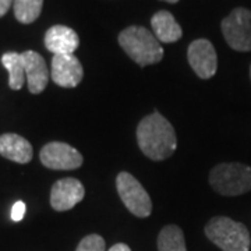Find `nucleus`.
<instances>
[{"label":"nucleus","instance_id":"f8f14e48","mask_svg":"<svg viewBox=\"0 0 251 251\" xmlns=\"http://www.w3.org/2000/svg\"><path fill=\"white\" fill-rule=\"evenodd\" d=\"M80 45L77 32L66 25H53L45 34V46L53 54H73Z\"/></svg>","mask_w":251,"mask_h":251},{"label":"nucleus","instance_id":"9d476101","mask_svg":"<svg viewBox=\"0 0 251 251\" xmlns=\"http://www.w3.org/2000/svg\"><path fill=\"white\" fill-rule=\"evenodd\" d=\"M85 196V188L80 180L74 177L57 180L50 191V205L54 211H69L78 202L82 201Z\"/></svg>","mask_w":251,"mask_h":251},{"label":"nucleus","instance_id":"6e6552de","mask_svg":"<svg viewBox=\"0 0 251 251\" xmlns=\"http://www.w3.org/2000/svg\"><path fill=\"white\" fill-rule=\"evenodd\" d=\"M187 59L191 69L200 78L208 80L218 70V56L215 48L208 39H197L188 46Z\"/></svg>","mask_w":251,"mask_h":251},{"label":"nucleus","instance_id":"dca6fc26","mask_svg":"<svg viewBox=\"0 0 251 251\" xmlns=\"http://www.w3.org/2000/svg\"><path fill=\"white\" fill-rule=\"evenodd\" d=\"M159 251H187L183 230L176 225H168L158 236Z\"/></svg>","mask_w":251,"mask_h":251},{"label":"nucleus","instance_id":"2eb2a0df","mask_svg":"<svg viewBox=\"0 0 251 251\" xmlns=\"http://www.w3.org/2000/svg\"><path fill=\"white\" fill-rule=\"evenodd\" d=\"M1 64L9 72V87L11 90L18 91L23 88L25 78V70L21 53L7 52L1 56Z\"/></svg>","mask_w":251,"mask_h":251},{"label":"nucleus","instance_id":"0eeeda50","mask_svg":"<svg viewBox=\"0 0 251 251\" xmlns=\"http://www.w3.org/2000/svg\"><path fill=\"white\" fill-rule=\"evenodd\" d=\"M39 158L42 165L53 171H74L82 165V155L75 148L66 143L46 144L41 150Z\"/></svg>","mask_w":251,"mask_h":251},{"label":"nucleus","instance_id":"f03ea898","mask_svg":"<svg viewBox=\"0 0 251 251\" xmlns=\"http://www.w3.org/2000/svg\"><path fill=\"white\" fill-rule=\"evenodd\" d=\"M119 44L130 59L141 67L159 63L163 57V48L159 41L144 27L131 25L123 29L119 35Z\"/></svg>","mask_w":251,"mask_h":251},{"label":"nucleus","instance_id":"423d86ee","mask_svg":"<svg viewBox=\"0 0 251 251\" xmlns=\"http://www.w3.org/2000/svg\"><path fill=\"white\" fill-rule=\"evenodd\" d=\"M222 34L233 50L251 52V10L237 7L224 18Z\"/></svg>","mask_w":251,"mask_h":251},{"label":"nucleus","instance_id":"aec40b11","mask_svg":"<svg viewBox=\"0 0 251 251\" xmlns=\"http://www.w3.org/2000/svg\"><path fill=\"white\" fill-rule=\"evenodd\" d=\"M11 4H14V0H0V18L6 16V13L10 10Z\"/></svg>","mask_w":251,"mask_h":251},{"label":"nucleus","instance_id":"f3484780","mask_svg":"<svg viewBox=\"0 0 251 251\" xmlns=\"http://www.w3.org/2000/svg\"><path fill=\"white\" fill-rule=\"evenodd\" d=\"M44 0H14V16L23 24H31L41 16Z\"/></svg>","mask_w":251,"mask_h":251},{"label":"nucleus","instance_id":"f257e3e1","mask_svg":"<svg viewBox=\"0 0 251 251\" xmlns=\"http://www.w3.org/2000/svg\"><path fill=\"white\" fill-rule=\"evenodd\" d=\"M137 143L143 153L152 161L171 158L177 147L173 126L159 112L145 116L137 127Z\"/></svg>","mask_w":251,"mask_h":251},{"label":"nucleus","instance_id":"6ab92c4d","mask_svg":"<svg viewBox=\"0 0 251 251\" xmlns=\"http://www.w3.org/2000/svg\"><path fill=\"white\" fill-rule=\"evenodd\" d=\"M24 215H25V204L23 201H17L11 208V219L14 222H20L23 221Z\"/></svg>","mask_w":251,"mask_h":251},{"label":"nucleus","instance_id":"1a4fd4ad","mask_svg":"<svg viewBox=\"0 0 251 251\" xmlns=\"http://www.w3.org/2000/svg\"><path fill=\"white\" fill-rule=\"evenodd\" d=\"M52 80L63 88L77 87L84 77L80 60L74 54H54L52 59Z\"/></svg>","mask_w":251,"mask_h":251},{"label":"nucleus","instance_id":"4468645a","mask_svg":"<svg viewBox=\"0 0 251 251\" xmlns=\"http://www.w3.org/2000/svg\"><path fill=\"white\" fill-rule=\"evenodd\" d=\"M151 25H152L153 35L156 36L159 42L163 44H173L179 41L183 35L179 23L175 20L173 14L166 10H161L153 14L151 18Z\"/></svg>","mask_w":251,"mask_h":251},{"label":"nucleus","instance_id":"412c9836","mask_svg":"<svg viewBox=\"0 0 251 251\" xmlns=\"http://www.w3.org/2000/svg\"><path fill=\"white\" fill-rule=\"evenodd\" d=\"M109 251H131V250H130V247H128L127 244H125V243H117V244H115V246H112V247L109 249Z\"/></svg>","mask_w":251,"mask_h":251},{"label":"nucleus","instance_id":"7ed1b4c3","mask_svg":"<svg viewBox=\"0 0 251 251\" xmlns=\"http://www.w3.org/2000/svg\"><path fill=\"white\" fill-rule=\"evenodd\" d=\"M209 184L226 197L246 194L251 191V168L239 162L219 163L209 173Z\"/></svg>","mask_w":251,"mask_h":251},{"label":"nucleus","instance_id":"39448f33","mask_svg":"<svg viewBox=\"0 0 251 251\" xmlns=\"http://www.w3.org/2000/svg\"><path fill=\"white\" fill-rule=\"evenodd\" d=\"M116 188L126 208L138 218H148L152 212V202L143 184L133 175L122 172L116 177Z\"/></svg>","mask_w":251,"mask_h":251},{"label":"nucleus","instance_id":"5701e85b","mask_svg":"<svg viewBox=\"0 0 251 251\" xmlns=\"http://www.w3.org/2000/svg\"><path fill=\"white\" fill-rule=\"evenodd\" d=\"M250 78H251V66H250Z\"/></svg>","mask_w":251,"mask_h":251},{"label":"nucleus","instance_id":"4be33fe9","mask_svg":"<svg viewBox=\"0 0 251 251\" xmlns=\"http://www.w3.org/2000/svg\"><path fill=\"white\" fill-rule=\"evenodd\" d=\"M163 1H168V3H177L179 0H163Z\"/></svg>","mask_w":251,"mask_h":251},{"label":"nucleus","instance_id":"a211bd4d","mask_svg":"<svg viewBox=\"0 0 251 251\" xmlns=\"http://www.w3.org/2000/svg\"><path fill=\"white\" fill-rule=\"evenodd\" d=\"M106 246H105V240L102 239V236L99 234H90L85 236L80 244L77 246L75 251H105Z\"/></svg>","mask_w":251,"mask_h":251},{"label":"nucleus","instance_id":"20e7f679","mask_svg":"<svg viewBox=\"0 0 251 251\" xmlns=\"http://www.w3.org/2000/svg\"><path fill=\"white\" fill-rule=\"evenodd\" d=\"M206 237L224 251L250 250V233L247 227L227 216H215L205 226Z\"/></svg>","mask_w":251,"mask_h":251},{"label":"nucleus","instance_id":"ddd939ff","mask_svg":"<svg viewBox=\"0 0 251 251\" xmlns=\"http://www.w3.org/2000/svg\"><path fill=\"white\" fill-rule=\"evenodd\" d=\"M0 155L17 163H28L32 159V145L24 137L14 133L1 134Z\"/></svg>","mask_w":251,"mask_h":251},{"label":"nucleus","instance_id":"9b49d317","mask_svg":"<svg viewBox=\"0 0 251 251\" xmlns=\"http://www.w3.org/2000/svg\"><path fill=\"white\" fill-rule=\"evenodd\" d=\"M28 90L31 94H41L45 90L49 81V70L46 67L45 59L34 50L21 53Z\"/></svg>","mask_w":251,"mask_h":251}]
</instances>
